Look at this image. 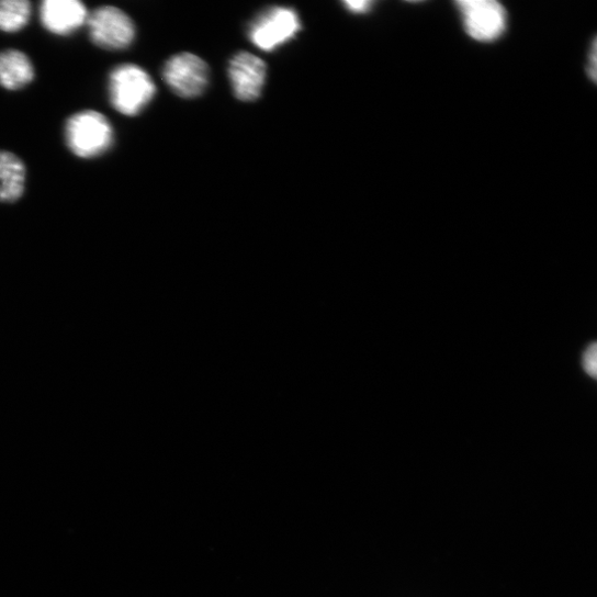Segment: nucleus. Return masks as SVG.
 <instances>
[{
    "label": "nucleus",
    "mask_w": 597,
    "mask_h": 597,
    "mask_svg": "<svg viewBox=\"0 0 597 597\" xmlns=\"http://www.w3.org/2000/svg\"><path fill=\"white\" fill-rule=\"evenodd\" d=\"M164 79L181 98L194 99L209 86L210 70L206 63L193 54H179L167 61Z\"/></svg>",
    "instance_id": "obj_6"
},
{
    "label": "nucleus",
    "mask_w": 597,
    "mask_h": 597,
    "mask_svg": "<svg viewBox=\"0 0 597 597\" xmlns=\"http://www.w3.org/2000/svg\"><path fill=\"white\" fill-rule=\"evenodd\" d=\"M157 94V86L146 70L134 64L113 68L108 77L111 106L124 116L140 114Z\"/></svg>",
    "instance_id": "obj_2"
},
{
    "label": "nucleus",
    "mask_w": 597,
    "mask_h": 597,
    "mask_svg": "<svg viewBox=\"0 0 597 597\" xmlns=\"http://www.w3.org/2000/svg\"><path fill=\"white\" fill-rule=\"evenodd\" d=\"M33 13L29 0H0V32L16 34L26 29Z\"/></svg>",
    "instance_id": "obj_11"
},
{
    "label": "nucleus",
    "mask_w": 597,
    "mask_h": 597,
    "mask_svg": "<svg viewBox=\"0 0 597 597\" xmlns=\"http://www.w3.org/2000/svg\"><path fill=\"white\" fill-rule=\"evenodd\" d=\"M40 18L49 34L68 37L87 25L89 11L79 0H44Z\"/></svg>",
    "instance_id": "obj_7"
},
{
    "label": "nucleus",
    "mask_w": 597,
    "mask_h": 597,
    "mask_svg": "<svg viewBox=\"0 0 597 597\" xmlns=\"http://www.w3.org/2000/svg\"><path fill=\"white\" fill-rule=\"evenodd\" d=\"M372 2H364V0H359V2H346L345 7L347 10L353 14H365L372 9Z\"/></svg>",
    "instance_id": "obj_13"
},
{
    "label": "nucleus",
    "mask_w": 597,
    "mask_h": 597,
    "mask_svg": "<svg viewBox=\"0 0 597 597\" xmlns=\"http://www.w3.org/2000/svg\"><path fill=\"white\" fill-rule=\"evenodd\" d=\"M69 151L82 160H93L111 151L115 132L110 120L95 110H82L70 115L64 128Z\"/></svg>",
    "instance_id": "obj_1"
},
{
    "label": "nucleus",
    "mask_w": 597,
    "mask_h": 597,
    "mask_svg": "<svg viewBox=\"0 0 597 597\" xmlns=\"http://www.w3.org/2000/svg\"><path fill=\"white\" fill-rule=\"evenodd\" d=\"M87 26L92 44L103 50L127 49L136 36L132 19L114 7H101L89 13Z\"/></svg>",
    "instance_id": "obj_3"
},
{
    "label": "nucleus",
    "mask_w": 597,
    "mask_h": 597,
    "mask_svg": "<svg viewBox=\"0 0 597 597\" xmlns=\"http://www.w3.org/2000/svg\"><path fill=\"white\" fill-rule=\"evenodd\" d=\"M581 363L584 372L595 379L597 375V346L595 342L587 345L583 351Z\"/></svg>",
    "instance_id": "obj_12"
},
{
    "label": "nucleus",
    "mask_w": 597,
    "mask_h": 597,
    "mask_svg": "<svg viewBox=\"0 0 597 597\" xmlns=\"http://www.w3.org/2000/svg\"><path fill=\"white\" fill-rule=\"evenodd\" d=\"M302 30L297 14L288 8H271L249 27L251 43L263 52H273L293 40Z\"/></svg>",
    "instance_id": "obj_5"
},
{
    "label": "nucleus",
    "mask_w": 597,
    "mask_h": 597,
    "mask_svg": "<svg viewBox=\"0 0 597 597\" xmlns=\"http://www.w3.org/2000/svg\"><path fill=\"white\" fill-rule=\"evenodd\" d=\"M469 36L480 43H493L504 36L508 15L495 0H461L457 3Z\"/></svg>",
    "instance_id": "obj_4"
},
{
    "label": "nucleus",
    "mask_w": 597,
    "mask_h": 597,
    "mask_svg": "<svg viewBox=\"0 0 597 597\" xmlns=\"http://www.w3.org/2000/svg\"><path fill=\"white\" fill-rule=\"evenodd\" d=\"M36 77L31 58L18 49L0 52V87L18 91L30 86Z\"/></svg>",
    "instance_id": "obj_9"
},
{
    "label": "nucleus",
    "mask_w": 597,
    "mask_h": 597,
    "mask_svg": "<svg viewBox=\"0 0 597 597\" xmlns=\"http://www.w3.org/2000/svg\"><path fill=\"white\" fill-rule=\"evenodd\" d=\"M596 55H597V52H596V41L593 42V45H592V48H590V53H589V56H588V77L590 78L592 81L595 82L596 80Z\"/></svg>",
    "instance_id": "obj_14"
},
{
    "label": "nucleus",
    "mask_w": 597,
    "mask_h": 597,
    "mask_svg": "<svg viewBox=\"0 0 597 597\" xmlns=\"http://www.w3.org/2000/svg\"><path fill=\"white\" fill-rule=\"evenodd\" d=\"M27 169L15 154L0 149V203L14 204L25 194Z\"/></svg>",
    "instance_id": "obj_10"
},
{
    "label": "nucleus",
    "mask_w": 597,
    "mask_h": 597,
    "mask_svg": "<svg viewBox=\"0 0 597 597\" xmlns=\"http://www.w3.org/2000/svg\"><path fill=\"white\" fill-rule=\"evenodd\" d=\"M228 76L236 97L241 101L250 102L261 94L267 67L257 56L239 53L229 64Z\"/></svg>",
    "instance_id": "obj_8"
}]
</instances>
